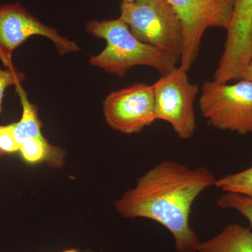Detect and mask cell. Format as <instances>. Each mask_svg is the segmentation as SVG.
<instances>
[{
	"label": "cell",
	"mask_w": 252,
	"mask_h": 252,
	"mask_svg": "<svg viewBox=\"0 0 252 252\" xmlns=\"http://www.w3.org/2000/svg\"><path fill=\"white\" fill-rule=\"evenodd\" d=\"M24 79V74L18 72L15 67L0 69V113L1 112V103L6 88L16 86L18 83L22 82Z\"/></svg>",
	"instance_id": "obj_16"
},
{
	"label": "cell",
	"mask_w": 252,
	"mask_h": 252,
	"mask_svg": "<svg viewBox=\"0 0 252 252\" xmlns=\"http://www.w3.org/2000/svg\"><path fill=\"white\" fill-rule=\"evenodd\" d=\"M34 35L45 36L52 41L61 56L79 51L77 43L41 23L19 3L0 6V60L5 67H14V50Z\"/></svg>",
	"instance_id": "obj_7"
},
{
	"label": "cell",
	"mask_w": 252,
	"mask_h": 252,
	"mask_svg": "<svg viewBox=\"0 0 252 252\" xmlns=\"http://www.w3.org/2000/svg\"><path fill=\"white\" fill-rule=\"evenodd\" d=\"M198 252H252V233L236 223L227 225L216 236L200 243Z\"/></svg>",
	"instance_id": "obj_10"
},
{
	"label": "cell",
	"mask_w": 252,
	"mask_h": 252,
	"mask_svg": "<svg viewBox=\"0 0 252 252\" xmlns=\"http://www.w3.org/2000/svg\"><path fill=\"white\" fill-rule=\"evenodd\" d=\"M19 152L23 158L31 163L48 160L51 163H61V152L53 147L44 137L30 139L20 146Z\"/></svg>",
	"instance_id": "obj_12"
},
{
	"label": "cell",
	"mask_w": 252,
	"mask_h": 252,
	"mask_svg": "<svg viewBox=\"0 0 252 252\" xmlns=\"http://www.w3.org/2000/svg\"><path fill=\"white\" fill-rule=\"evenodd\" d=\"M226 43L238 51L252 49V0H235Z\"/></svg>",
	"instance_id": "obj_9"
},
{
	"label": "cell",
	"mask_w": 252,
	"mask_h": 252,
	"mask_svg": "<svg viewBox=\"0 0 252 252\" xmlns=\"http://www.w3.org/2000/svg\"><path fill=\"white\" fill-rule=\"evenodd\" d=\"M188 71L175 67L154 84L156 119L171 125L182 140H189L197 125L193 102L198 86L189 81Z\"/></svg>",
	"instance_id": "obj_5"
},
{
	"label": "cell",
	"mask_w": 252,
	"mask_h": 252,
	"mask_svg": "<svg viewBox=\"0 0 252 252\" xmlns=\"http://www.w3.org/2000/svg\"><path fill=\"white\" fill-rule=\"evenodd\" d=\"M207 124L240 135L252 134V83L241 79L234 84L207 81L199 101Z\"/></svg>",
	"instance_id": "obj_4"
},
{
	"label": "cell",
	"mask_w": 252,
	"mask_h": 252,
	"mask_svg": "<svg viewBox=\"0 0 252 252\" xmlns=\"http://www.w3.org/2000/svg\"><path fill=\"white\" fill-rule=\"evenodd\" d=\"M86 30L89 34L107 42L100 54L91 57L90 64L110 74L124 77L131 68L146 65L163 75L180 61L178 58L138 40L120 18L90 21Z\"/></svg>",
	"instance_id": "obj_2"
},
{
	"label": "cell",
	"mask_w": 252,
	"mask_h": 252,
	"mask_svg": "<svg viewBox=\"0 0 252 252\" xmlns=\"http://www.w3.org/2000/svg\"><path fill=\"white\" fill-rule=\"evenodd\" d=\"M15 86L23 107L21 120L13 124L15 139L21 146L23 142L30 139L44 137L41 134L42 124L38 115L37 107L30 102L27 93L23 89L21 83H18Z\"/></svg>",
	"instance_id": "obj_11"
},
{
	"label": "cell",
	"mask_w": 252,
	"mask_h": 252,
	"mask_svg": "<svg viewBox=\"0 0 252 252\" xmlns=\"http://www.w3.org/2000/svg\"><path fill=\"white\" fill-rule=\"evenodd\" d=\"M215 187L225 193L252 197V166L243 171L217 179Z\"/></svg>",
	"instance_id": "obj_13"
},
{
	"label": "cell",
	"mask_w": 252,
	"mask_h": 252,
	"mask_svg": "<svg viewBox=\"0 0 252 252\" xmlns=\"http://www.w3.org/2000/svg\"><path fill=\"white\" fill-rule=\"evenodd\" d=\"M121 19L138 40L181 59L183 29L178 14L168 0L122 2Z\"/></svg>",
	"instance_id": "obj_3"
},
{
	"label": "cell",
	"mask_w": 252,
	"mask_h": 252,
	"mask_svg": "<svg viewBox=\"0 0 252 252\" xmlns=\"http://www.w3.org/2000/svg\"><path fill=\"white\" fill-rule=\"evenodd\" d=\"M138 1V0H122V2L124 3H131L134 1Z\"/></svg>",
	"instance_id": "obj_18"
},
{
	"label": "cell",
	"mask_w": 252,
	"mask_h": 252,
	"mask_svg": "<svg viewBox=\"0 0 252 252\" xmlns=\"http://www.w3.org/2000/svg\"><path fill=\"white\" fill-rule=\"evenodd\" d=\"M217 203L221 209H231L239 212L250 221L252 226V197L225 193L217 200Z\"/></svg>",
	"instance_id": "obj_14"
},
{
	"label": "cell",
	"mask_w": 252,
	"mask_h": 252,
	"mask_svg": "<svg viewBox=\"0 0 252 252\" xmlns=\"http://www.w3.org/2000/svg\"><path fill=\"white\" fill-rule=\"evenodd\" d=\"M63 252H79L77 250H76V249H71V250H65V251Z\"/></svg>",
	"instance_id": "obj_19"
},
{
	"label": "cell",
	"mask_w": 252,
	"mask_h": 252,
	"mask_svg": "<svg viewBox=\"0 0 252 252\" xmlns=\"http://www.w3.org/2000/svg\"><path fill=\"white\" fill-rule=\"evenodd\" d=\"M217 178L207 167H190L175 160L158 163L139 177L114 203L124 218H145L163 225L173 236L176 252H198L200 242L190 227L192 205Z\"/></svg>",
	"instance_id": "obj_1"
},
{
	"label": "cell",
	"mask_w": 252,
	"mask_h": 252,
	"mask_svg": "<svg viewBox=\"0 0 252 252\" xmlns=\"http://www.w3.org/2000/svg\"><path fill=\"white\" fill-rule=\"evenodd\" d=\"M178 14L183 29L180 66L188 71L200 51L204 32L210 28L229 25L235 0H168Z\"/></svg>",
	"instance_id": "obj_6"
},
{
	"label": "cell",
	"mask_w": 252,
	"mask_h": 252,
	"mask_svg": "<svg viewBox=\"0 0 252 252\" xmlns=\"http://www.w3.org/2000/svg\"><path fill=\"white\" fill-rule=\"evenodd\" d=\"M243 79H247V80L251 81L252 83V59L250 63H249L248 67H247L246 70H245Z\"/></svg>",
	"instance_id": "obj_17"
},
{
	"label": "cell",
	"mask_w": 252,
	"mask_h": 252,
	"mask_svg": "<svg viewBox=\"0 0 252 252\" xmlns=\"http://www.w3.org/2000/svg\"><path fill=\"white\" fill-rule=\"evenodd\" d=\"M153 85L137 84L113 91L103 102L106 122L124 134L138 133L156 120Z\"/></svg>",
	"instance_id": "obj_8"
},
{
	"label": "cell",
	"mask_w": 252,
	"mask_h": 252,
	"mask_svg": "<svg viewBox=\"0 0 252 252\" xmlns=\"http://www.w3.org/2000/svg\"><path fill=\"white\" fill-rule=\"evenodd\" d=\"M20 144L15 139L14 124L0 126V153L19 152Z\"/></svg>",
	"instance_id": "obj_15"
}]
</instances>
